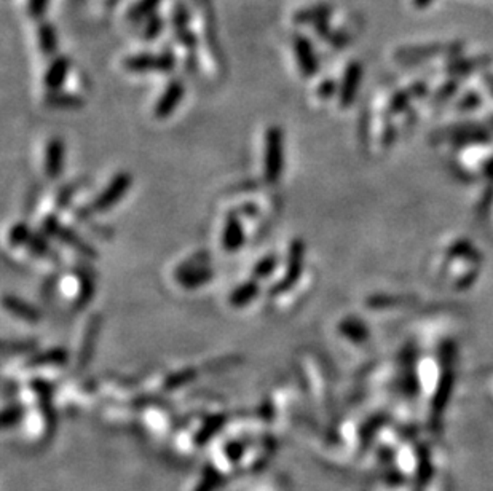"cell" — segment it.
<instances>
[{"instance_id": "f546056e", "label": "cell", "mask_w": 493, "mask_h": 491, "mask_svg": "<svg viewBox=\"0 0 493 491\" xmlns=\"http://www.w3.org/2000/svg\"><path fill=\"white\" fill-rule=\"evenodd\" d=\"M80 189V184H69V185H64V187L59 190V193L56 196V208L58 209H65L68 208V205L70 203L72 200V196L75 195V191Z\"/></svg>"}, {"instance_id": "1f68e13d", "label": "cell", "mask_w": 493, "mask_h": 491, "mask_svg": "<svg viewBox=\"0 0 493 491\" xmlns=\"http://www.w3.org/2000/svg\"><path fill=\"white\" fill-rule=\"evenodd\" d=\"M339 87L340 85H337V82H334V79L323 80L320 85H318V88H316L318 98H321V99L332 98L335 93H339Z\"/></svg>"}, {"instance_id": "e0dca14e", "label": "cell", "mask_w": 493, "mask_h": 491, "mask_svg": "<svg viewBox=\"0 0 493 491\" xmlns=\"http://www.w3.org/2000/svg\"><path fill=\"white\" fill-rule=\"evenodd\" d=\"M261 293V284L256 279H248L244 283L238 284L235 289L230 292L228 295V305L232 308H244L248 307L249 303H252Z\"/></svg>"}, {"instance_id": "cb8c5ba5", "label": "cell", "mask_w": 493, "mask_h": 491, "mask_svg": "<svg viewBox=\"0 0 493 491\" xmlns=\"http://www.w3.org/2000/svg\"><path fill=\"white\" fill-rule=\"evenodd\" d=\"M48 238L44 231H34L31 239L26 246V249L29 250V254L37 257V259H45V257L50 255L51 253V246L48 243Z\"/></svg>"}, {"instance_id": "30bf717a", "label": "cell", "mask_w": 493, "mask_h": 491, "mask_svg": "<svg viewBox=\"0 0 493 491\" xmlns=\"http://www.w3.org/2000/svg\"><path fill=\"white\" fill-rule=\"evenodd\" d=\"M361 80H363V64L351 61L347 65L339 87V103L342 107H350L359 91Z\"/></svg>"}, {"instance_id": "d590c367", "label": "cell", "mask_w": 493, "mask_h": 491, "mask_svg": "<svg viewBox=\"0 0 493 491\" xmlns=\"http://www.w3.org/2000/svg\"><path fill=\"white\" fill-rule=\"evenodd\" d=\"M4 348H10L13 355H18V352H24L35 348V343L34 341H11V343H5Z\"/></svg>"}, {"instance_id": "7c38bea8", "label": "cell", "mask_w": 493, "mask_h": 491, "mask_svg": "<svg viewBox=\"0 0 493 491\" xmlns=\"http://www.w3.org/2000/svg\"><path fill=\"white\" fill-rule=\"evenodd\" d=\"M65 165V144L59 137H51L45 148L44 167L48 179H58L63 174Z\"/></svg>"}, {"instance_id": "4dcf8cb0", "label": "cell", "mask_w": 493, "mask_h": 491, "mask_svg": "<svg viewBox=\"0 0 493 491\" xmlns=\"http://www.w3.org/2000/svg\"><path fill=\"white\" fill-rule=\"evenodd\" d=\"M176 34V39H177V44L180 46H184L185 50L190 51V53H194L195 51V48H196V35L192 32V29H184V31H177V32H174Z\"/></svg>"}, {"instance_id": "d4e9b609", "label": "cell", "mask_w": 493, "mask_h": 491, "mask_svg": "<svg viewBox=\"0 0 493 491\" xmlns=\"http://www.w3.org/2000/svg\"><path fill=\"white\" fill-rule=\"evenodd\" d=\"M339 331L344 337L354 341V343H359V341H363L366 337H368L366 327L361 324V321L353 319V317H348V319L342 321L339 326Z\"/></svg>"}, {"instance_id": "9a60e30c", "label": "cell", "mask_w": 493, "mask_h": 491, "mask_svg": "<svg viewBox=\"0 0 493 491\" xmlns=\"http://www.w3.org/2000/svg\"><path fill=\"white\" fill-rule=\"evenodd\" d=\"M2 305L10 314H13L18 319L24 322H29V324H37L42 319L40 311L35 308L34 305L27 303L26 300H23V298L16 295H5Z\"/></svg>"}, {"instance_id": "484cf974", "label": "cell", "mask_w": 493, "mask_h": 491, "mask_svg": "<svg viewBox=\"0 0 493 491\" xmlns=\"http://www.w3.org/2000/svg\"><path fill=\"white\" fill-rule=\"evenodd\" d=\"M32 230L26 222H18L11 225L8 231V244L11 248H26L29 239L32 236Z\"/></svg>"}, {"instance_id": "836d02e7", "label": "cell", "mask_w": 493, "mask_h": 491, "mask_svg": "<svg viewBox=\"0 0 493 491\" xmlns=\"http://www.w3.org/2000/svg\"><path fill=\"white\" fill-rule=\"evenodd\" d=\"M195 376H196V370L195 369L180 370V372H177L176 375L170 376V380H168V386L174 388V386H177V385H182V383H185V381L194 380Z\"/></svg>"}, {"instance_id": "2e32d148", "label": "cell", "mask_w": 493, "mask_h": 491, "mask_svg": "<svg viewBox=\"0 0 493 491\" xmlns=\"http://www.w3.org/2000/svg\"><path fill=\"white\" fill-rule=\"evenodd\" d=\"M334 13V7L329 4H316L311 5V7H305L297 10L292 16V21L297 24V26H305V24H311V26H316L323 21H329L330 15Z\"/></svg>"}, {"instance_id": "8fae6325", "label": "cell", "mask_w": 493, "mask_h": 491, "mask_svg": "<svg viewBox=\"0 0 493 491\" xmlns=\"http://www.w3.org/2000/svg\"><path fill=\"white\" fill-rule=\"evenodd\" d=\"M220 241H222V249H224L225 253L235 254L239 249H243V246L246 243V231L242 222V217H239L235 211H232L227 215L224 229H222Z\"/></svg>"}, {"instance_id": "6da1fadb", "label": "cell", "mask_w": 493, "mask_h": 491, "mask_svg": "<svg viewBox=\"0 0 493 491\" xmlns=\"http://www.w3.org/2000/svg\"><path fill=\"white\" fill-rule=\"evenodd\" d=\"M174 279L185 291H196L214 279V269L209 265L208 253H198L179 263L174 269Z\"/></svg>"}, {"instance_id": "5b68a950", "label": "cell", "mask_w": 493, "mask_h": 491, "mask_svg": "<svg viewBox=\"0 0 493 491\" xmlns=\"http://www.w3.org/2000/svg\"><path fill=\"white\" fill-rule=\"evenodd\" d=\"M123 69L131 74H170L176 65V58L171 50L161 53H137V55L126 56L123 59Z\"/></svg>"}, {"instance_id": "d6a6232c", "label": "cell", "mask_w": 493, "mask_h": 491, "mask_svg": "<svg viewBox=\"0 0 493 491\" xmlns=\"http://www.w3.org/2000/svg\"><path fill=\"white\" fill-rule=\"evenodd\" d=\"M48 4H50V0H27L29 15H31L34 20H40V18H44L45 15Z\"/></svg>"}, {"instance_id": "3957f363", "label": "cell", "mask_w": 493, "mask_h": 491, "mask_svg": "<svg viewBox=\"0 0 493 491\" xmlns=\"http://www.w3.org/2000/svg\"><path fill=\"white\" fill-rule=\"evenodd\" d=\"M42 231H44L46 236L55 238L59 243L68 246L69 249L79 253L83 259H88V260L98 259V250H96L85 238L80 236L74 229H70L68 225H63L56 214L46 215L44 222H42Z\"/></svg>"}, {"instance_id": "f35d334b", "label": "cell", "mask_w": 493, "mask_h": 491, "mask_svg": "<svg viewBox=\"0 0 493 491\" xmlns=\"http://www.w3.org/2000/svg\"><path fill=\"white\" fill-rule=\"evenodd\" d=\"M487 85L490 87L492 93H493V75H489V77H487Z\"/></svg>"}, {"instance_id": "7a4b0ae2", "label": "cell", "mask_w": 493, "mask_h": 491, "mask_svg": "<svg viewBox=\"0 0 493 491\" xmlns=\"http://www.w3.org/2000/svg\"><path fill=\"white\" fill-rule=\"evenodd\" d=\"M285 172V133L280 127H270L263 136V179L278 184Z\"/></svg>"}, {"instance_id": "44dd1931", "label": "cell", "mask_w": 493, "mask_h": 491, "mask_svg": "<svg viewBox=\"0 0 493 491\" xmlns=\"http://www.w3.org/2000/svg\"><path fill=\"white\" fill-rule=\"evenodd\" d=\"M79 281H80V287H79V293H77L75 308L83 310L92 303L94 297V278L92 273L85 272V269H80Z\"/></svg>"}, {"instance_id": "8992f818", "label": "cell", "mask_w": 493, "mask_h": 491, "mask_svg": "<svg viewBox=\"0 0 493 491\" xmlns=\"http://www.w3.org/2000/svg\"><path fill=\"white\" fill-rule=\"evenodd\" d=\"M131 185H133V177H131L130 172H117L111 179V182L107 184V187L92 201V205L87 208V211L89 214H104L111 211L113 206L123 200V196L130 191Z\"/></svg>"}, {"instance_id": "7402d4cb", "label": "cell", "mask_w": 493, "mask_h": 491, "mask_svg": "<svg viewBox=\"0 0 493 491\" xmlns=\"http://www.w3.org/2000/svg\"><path fill=\"white\" fill-rule=\"evenodd\" d=\"M278 255L276 254H267L263 255L262 259H258L254 267H252L251 272V278L256 281H262L267 279L270 276H273V273L276 272V268H278Z\"/></svg>"}, {"instance_id": "ba28073f", "label": "cell", "mask_w": 493, "mask_h": 491, "mask_svg": "<svg viewBox=\"0 0 493 491\" xmlns=\"http://www.w3.org/2000/svg\"><path fill=\"white\" fill-rule=\"evenodd\" d=\"M292 48H294V55H296V61L299 65L300 74H302L305 79H311L318 74L320 70V63H318L316 53L311 40L302 34H296L292 39Z\"/></svg>"}, {"instance_id": "83f0119b", "label": "cell", "mask_w": 493, "mask_h": 491, "mask_svg": "<svg viewBox=\"0 0 493 491\" xmlns=\"http://www.w3.org/2000/svg\"><path fill=\"white\" fill-rule=\"evenodd\" d=\"M163 29H165L163 18L157 13H154L152 16H149L146 20V26H144L142 37L146 40H155L157 37H160V34L163 32Z\"/></svg>"}, {"instance_id": "ffe728a7", "label": "cell", "mask_w": 493, "mask_h": 491, "mask_svg": "<svg viewBox=\"0 0 493 491\" xmlns=\"http://www.w3.org/2000/svg\"><path fill=\"white\" fill-rule=\"evenodd\" d=\"M68 351L64 348H51L46 351H42L39 355H35L31 357V361L27 362V365L31 367H44V365H64L68 362Z\"/></svg>"}, {"instance_id": "e575fe53", "label": "cell", "mask_w": 493, "mask_h": 491, "mask_svg": "<svg viewBox=\"0 0 493 491\" xmlns=\"http://www.w3.org/2000/svg\"><path fill=\"white\" fill-rule=\"evenodd\" d=\"M326 42L334 48H344L348 45V42H350V37H348V34L344 31H334L332 29V32L329 34Z\"/></svg>"}, {"instance_id": "603a6c76", "label": "cell", "mask_w": 493, "mask_h": 491, "mask_svg": "<svg viewBox=\"0 0 493 491\" xmlns=\"http://www.w3.org/2000/svg\"><path fill=\"white\" fill-rule=\"evenodd\" d=\"M161 0H137V2L128 10V20L133 23L146 21L149 16L157 13Z\"/></svg>"}, {"instance_id": "9c48e42d", "label": "cell", "mask_w": 493, "mask_h": 491, "mask_svg": "<svg viewBox=\"0 0 493 491\" xmlns=\"http://www.w3.org/2000/svg\"><path fill=\"white\" fill-rule=\"evenodd\" d=\"M184 96H185L184 83L177 79L171 80L163 89V93H161L160 98L157 99V103H155V107H154L155 118L166 120L168 117H171L174 110L179 107V104L182 103Z\"/></svg>"}, {"instance_id": "d6986e66", "label": "cell", "mask_w": 493, "mask_h": 491, "mask_svg": "<svg viewBox=\"0 0 493 491\" xmlns=\"http://www.w3.org/2000/svg\"><path fill=\"white\" fill-rule=\"evenodd\" d=\"M37 40L42 55L46 58H55L58 51V34L53 24L42 21L37 27Z\"/></svg>"}, {"instance_id": "ac0fdd59", "label": "cell", "mask_w": 493, "mask_h": 491, "mask_svg": "<svg viewBox=\"0 0 493 491\" xmlns=\"http://www.w3.org/2000/svg\"><path fill=\"white\" fill-rule=\"evenodd\" d=\"M45 104L51 107V109L77 110L85 106V99H83V96L77 93H69L59 89V91H48L45 94Z\"/></svg>"}, {"instance_id": "5bb4252c", "label": "cell", "mask_w": 493, "mask_h": 491, "mask_svg": "<svg viewBox=\"0 0 493 491\" xmlns=\"http://www.w3.org/2000/svg\"><path fill=\"white\" fill-rule=\"evenodd\" d=\"M101 327H102L101 316L93 314L92 319L88 321L85 331H83L80 351H79V365L80 367H85V365L92 361L96 343H98V338H99V333H101Z\"/></svg>"}, {"instance_id": "8d00e7d4", "label": "cell", "mask_w": 493, "mask_h": 491, "mask_svg": "<svg viewBox=\"0 0 493 491\" xmlns=\"http://www.w3.org/2000/svg\"><path fill=\"white\" fill-rule=\"evenodd\" d=\"M235 212L239 217H256L258 214V206L254 205V203H246V205L239 206Z\"/></svg>"}, {"instance_id": "52a82bcc", "label": "cell", "mask_w": 493, "mask_h": 491, "mask_svg": "<svg viewBox=\"0 0 493 491\" xmlns=\"http://www.w3.org/2000/svg\"><path fill=\"white\" fill-rule=\"evenodd\" d=\"M463 45L458 44H431V45H415L402 46L394 53V58L401 63H420L426 59L441 56V55H458Z\"/></svg>"}, {"instance_id": "74e56055", "label": "cell", "mask_w": 493, "mask_h": 491, "mask_svg": "<svg viewBox=\"0 0 493 491\" xmlns=\"http://www.w3.org/2000/svg\"><path fill=\"white\" fill-rule=\"evenodd\" d=\"M431 2H432V0H413V5L418 10H423V8H428L430 5H431Z\"/></svg>"}, {"instance_id": "277c9868", "label": "cell", "mask_w": 493, "mask_h": 491, "mask_svg": "<svg viewBox=\"0 0 493 491\" xmlns=\"http://www.w3.org/2000/svg\"><path fill=\"white\" fill-rule=\"evenodd\" d=\"M305 259V244L302 239H292L287 250V259L285 265V274L270 287V295L280 297L282 293L289 292L294 286L299 283L304 272Z\"/></svg>"}, {"instance_id": "f1b7e54d", "label": "cell", "mask_w": 493, "mask_h": 491, "mask_svg": "<svg viewBox=\"0 0 493 491\" xmlns=\"http://www.w3.org/2000/svg\"><path fill=\"white\" fill-rule=\"evenodd\" d=\"M174 32L177 31H184V29L190 27V13L185 5L177 4L176 7L173 10V18H171Z\"/></svg>"}, {"instance_id": "4316f807", "label": "cell", "mask_w": 493, "mask_h": 491, "mask_svg": "<svg viewBox=\"0 0 493 491\" xmlns=\"http://www.w3.org/2000/svg\"><path fill=\"white\" fill-rule=\"evenodd\" d=\"M487 63L485 58H476V59H456L449 65V72L454 75H465L470 74L471 70L478 69L479 65Z\"/></svg>"}, {"instance_id": "4fadbf2b", "label": "cell", "mask_w": 493, "mask_h": 491, "mask_svg": "<svg viewBox=\"0 0 493 491\" xmlns=\"http://www.w3.org/2000/svg\"><path fill=\"white\" fill-rule=\"evenodd\" d=\"M70 72V59L68 56H55L44 74V85L46 91H59L68 82Z\"/></svg>"}]
</instances>
